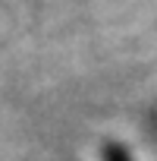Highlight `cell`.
<instances>
[{
  "label": "cell",
  "instance_id": "cell-1",
  "mask_svg": "<svg viewBox=\"0 0 157 161\" xmlns=\"http://www.w3.org/2000/svg\"><path fill=\"white\" fill-rule=\"evenodd\" d=\"M101 161H135V158H132V152H129L123 142L107 139V142L101 145Z\"/></svg>",
  "mask_w": 157,
  "mask_h": 161
}]
</instances>
